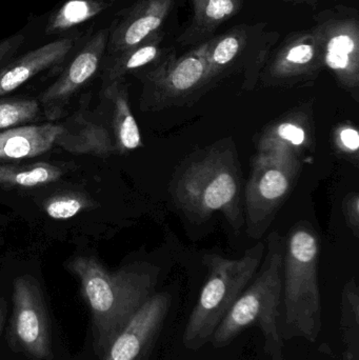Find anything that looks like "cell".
Masks as SVG:
<instances>
[{"instance_id": "7a4b0ae2", "label": "cell", "mask_w": 359, "mask_h": 360, "mask_svg": "<svg viewBox=\"0 0 359 360\" xmlns=\"http://www.w3.org/2000/svg\"><path fill=\"white\" fill-rule=\"evenodd\" d=\"M284 250V239L278 232L271 233L259 274L215 330L210 340L213 348L229 346L242 331L259 325L266 355L270 360H284V338L280 330Z\"/></svg>"}, {"instance_id": "d6986e66", "label": "cell", "mask_w": 359, "mask_h": 360, "mask_svg": "<svg viewBox=\"0 0 359 360\" xmlns=\"http://www.w3.org/2000/svg\"><path fill=\"white\" fill-rule=\"evenodd\" d=\"M56 145L72 154L99 158H110L117 151L115 141L105 127L82 117L76 118L72 128L63 126Z\"/></svg>"}, {"instance_id": "d4e9b609", "label": "cell", "mask_w": 359, "mask_h": 360, "mask_svg": "<svg viewBox=\"0 0 359 360\" xmlns=\"http://www.w3.org/2000/svg\"><path fill=\"white\" fill-rule=\"evenodd\" d=\"M90 207V201L79 193L55 195L44 203L48 217L57 220L70 219Z\"/></svg>"}, {"instance_id": "4dcf8cb0", "label": "cell", "mask_w": 359, "mask_h": 360, "mask_svg": "<svg viewBox=\"0 0 359 360\" xmlns=\"http://www.w3.org/2000/svg\"><path fill=\"white\" fill-rule=\"evenodd\" d=\"M0 162H1V160H0Z\"/></svg>"}, {"instance_id": "52a82bcc", "label": "cell", "mask_w": 359, "mask_h": 360, "mask_svg": "<svg viewBox=\"0 0 359 360\" xmlns=\"http://www.w3.org/2000/svg\"><path fill=\"white\" fill-rule=\"evenodd\" d=\"M301 168V156L292 152L256 154L246 186V220L250 236L261 238L292 191Z\"/></svg>"}, {"instance_id": "83f0119b", "label": "cell", "mask_w": 359, "mask_h": 360, "mask_svg": "<svg viewBox=\"0 0 359 360\" xmlns=\"http://www.w3.org/2000/svg\"><path fill=\"white\" fill-rule=\"evenodd\" d=\"M25 42V35L16 34L0 41V67L4 61L16 53V51L22 46Z\"/></svg>"}, {"instance_id": "4316f807", "label": "cell", "mask_w": 359, "mask_h": 360, "mask_svg": "<svg viewBox=\"0 0 359 360\" xmlns=\"http://www.w3.org/2000/svg\"><path fill=\"white\" fill-rule=\"evenodd\" d=\"M346 220L348 226L351 229L356 237H358L359 231V196L358 193H351L346 197L344 202Z\"/></svg>"}, {"instance_id": "603a6c76", "label": "cell", "mask_w": 359, "mask_h": 360, "mask_svg": "<svg viewBox=\"0 0 359 360\" xmlns=\"http://www.w3.org/2000/svg\"><path fill=\"white\" fill-rule=\"evenodd\" d=\"M115 0H70L48 20L46 33H63L81 25L107 10Z\"/></svg>"}, {"instance_id": "f1b7e54d", "label": "cell", "mask_w": 359, "mask_h": 360, "mask_svg": "<svg viewBox=\"0 0 359 360\" xmlns=\"http://www.w3.org/2000/svg\"><path fill=\"white\" fill-rule=\"evenodd\" d=\"M6 304L4 300L0 298V336L4 331V323H6Z\"/></svg>"}, {"instance_id": "8992f818", "label": "cell", "mask_w": 359, "mask_h": 360, "mask_svg": "<svg viewBox=\"0 0 359 360\" xmlns=\"http://www.w3.org/2000/svg\"><path fill=\"white\" fill-rule=\"evenodd\" d=\"M280 34L267 23H244L208 40L209 86L233 73H242L244 86L252 89L261 77Z\"/></svg>"}, {"instance_id": "5b68a950", "label": "cell", "mask_w": 359, "mask_h": 360, "mask_svg": "<svg viewBox=\"0 0 359 360\" xmlns=\"http://www.w3.org/2000/svg\"><path fill=\"white\" fill-rule=\"evenodd\" d=\"M265 248L263 243H259L238 259L204 256L208 278L183 332L185 348L195 351L210 342L219 323L259 271Z\"/></svg>"}, {"instance_id": "30bf717a", "label": "cell", "mask_w": 359, "mask_h": 360, "mask_svg": "<svg viewBox=\"0 0 359 360\" xmlns=\"http://www.w3.org/2000/svg\"><path fill=\"white\" fill-rule=\"evenodd\" d=\"M11 350L32 360L53 359L48 304L39 281L21 275L13 283V312L6 332Z\"/></svg>"}, {"instance_id": "ac0fdd59", "label": "cell", "mask_w": 359, "mask_h": 360, "mask_svg": "<svg viewBox=\"0 0 359 360\" xmlns=\"http://www.w3.org/2000/svg\"><path fill=\"white\" fill-rule=\"evenodd\" d=\"M310 124L309 116L303 112L285 116L261 133L257 143V153L292 152L303 155L313 139Z\"/></svg>"}, {"instance_id": "ffe728a7", "label": "cell", "mask_w": 359, "mask_h": 360, "mask_svg": "<svg viewBox=\"0 0 359 360\" xmlns=\"http://www.w3.org/2000/svg\"><path fill=\"white\" fill-rule=\"evenodd\" d=\"M164 38V32H157L138 46L110 57L105 70L107 86L122 82L128 74L141 71L149 65L153 67L162 61L171 52V50L162 48Z\"/></svg>"}, {"instance_id": "6da1fadb", "label": "cell", "mask_w": 359, "mask_h": 360, "mask_svg": "<svg viewBox=\"0 0 359 360\" xmlns=\"http://www.w3.org/2000/svg\"><path fill=\"white\" fill-rule=\"evenodd\" d=\"M67 268L79 281L92 319L95 351L103 359L118 334L155 294L157 270L134 264L110 271L92 256H77Z\"/></svg>"}, {"instance_id": "8fae6325", "label": "cell", "mask_w": 359, "mask_h": 360, "mask_svg": "<svg viewBox=\"0 0 359 360\" xmlns=\"http://www.w3.org/2000/svg\"><path fill=\"white\" fill-rule=\"evenodd\" d=\"M324 69L313 30L293 32L272 52L261 80L267 86H291L314 82Z\"/></svg>"}, {"instance_id": "44dd1931", "label": "cell", "mask_w": 359, "mask_h": 360, "mask_svg": "<svg viewBox=\"0 0 359 360\" xmlns=\"http://www.w3.org/2000/svg\"><path fill=\"white\" fill-rule=\"evenodd\" d=\"M105 95L113 103V131L115 147L120 153L143 147L141 131L129 103L126 86L122 82L107 84Z\"/></svg>"}, {"instance_id": "4fadbf2b", "label": "cell", "mask_w": 359, "mask_h": 360, "mask_svg": "<svg viewBox=\"0 0 359 360\" xmlns=\"http://www.w3.org/2000/svg\"><path fill=\"white\" fill-rule=\"evenodd\" d=\"M109 35L110 29L97 32L76 55L60 77L40 95V103L48 120L59 117L72 96L96 74L107 52Z\"/></svg>"}, {"instance_id": "cb8c5ba5", "label": "cell", "mask_w": 359, "mask_h": 360, "mask_svg": "<svg viewBox=\"0 0 359 360\" xmlns=\"http://www.w3.org/2000/svg\"><path fill=\"white\" fill-rule=\"evenodd\" d=\"M39 103L34 99L0 97V132L33 122L39 116Z\"/></svg>"}, {"instance_id": "484cf974", "label": "cell", "mask_w": 359, "mask_h": 360, "mask_svg": "<svg viewBox=\"0 0 359 360\" xmlns=\"http://www.w3.org/2000/svg\"><path fill=\"white\" fill-rule=\"evenodd\" d=\"M334 143L344 155L354 156L358 158L359 149L358 131L349 124H344L337 129L334 134Z\"/></svg>"}, {"instance_id": "3957f363", "label": "cell", "mask_w": 359, "mask_h": 360, "mask_svg": "<svg viewBox=\"0 0 359 360\" xmlns=\"http://www.w3.org/2000/svg\"><path fill=\"white\" fill-rule=\"evenodd\" d=\"M320 243L308 226H297L287 239L282 259L285 327L282 338H303L315 342L322 331L318 285Z\"/></svg>"}, {"instance_id": "9a60e30c", "label": "cell", "mask_w": 359, "mask_h": 360, "mask_svg": "<svg viewBox=\"0 0 359 360\" xmlns=\"http://www.w3.org/2000/svg\"><path fill=\"white\" fill-rule=\"evenodd\" d=\"M75 41L72 38H61L30 51L16 60L0 68V97L10 94L23 84L65 60Z\"/></svg>"}, {"instance_id": "5bb4252c", "label": "cell", "mask_w": 359, "mask_h": 360, "mask_svg": "<svg viewBox=\"0 0 359 360\" xmlns=\"http://www.w3.org/2000/svg\"><path fill=\"white\" fill-rule=\"evenodd\" d=\"M174 2L175 0H138L110 29L107 46L109 56L134 48L162 31Z\"/></svg>"}, {"instance_id": "2e32d148", "label": "cell", "mask_w": 359, "mask_h": 360, "mask_svg": "<svg viewBox=\"0 0 359 360\" xmlns=\"http://www.w3.org/2000/svg\"><path fill=\"white\" fill-rule=\"evenodd\" d=\"M61 124L13 127L0 132V160H25L44 155L56 146Z\"/></svg>"}, {"instance_id": "9c48e42d", "label": "cell", "mask_w": 359, "mask_h": 360, "mask_svg": "<svg viewBox=\"0 0 359 360\" xmlns=\"http://www.w3.org/2000/svg\"><path fill=\"white\" fill-rule=\"evenodd\" d=\"M322 53L324 68L341 88L358 99L359 93V14L354 8L337 6L314 17L311 27Z\"/></svg>"}, {"instance_id": "f546056e", "label": "cell", "mask_w": 359, "mask_h": 360, "mask_svg": "<svg viewBox=\"0 0 359 360\" xmlns=\"http://www.w3.org/2000/svg\"><path fill=\"white\" fill-rule=\"evenodd\" d=\"M280 1L291 2V4H305L309 6H315L320 0H280Z\"/></svg>"}, {"instance_id": "7402d4cb", "label": "cell", "mask_w": 359, "mask_h": 360, "mask_svg": "<svg viewBox=\"0 0 359 360\" xmlns=\"http://www.w3.org/2000/svg\"><path fill=\"white\" fill-rule=\"evenodd\" d=\"M63 171L48 162L0 165V186L6 188H36L58 181Z\"/></svg>"}, {"instance_id": "277c9868", "label": "cell", "mask_w": 359, "mask_h": 360, "mask_svg": "<svg viewBox=\"0 0 359 360\" xmlns=\"http://www.w3.org/2000/svg\"><path fill=\"white\" fill-rule=\"evenodd\" d=\"M242 174L235 148L221 146L191 162L175 186V199L188 214L200 218L221 212L236 231L244 224L240 207Z\"/></svg>"}, {"instance_id": "7c38bea8", "label": "cell", "mask_w": 359, "mask_h": 360, "mask_svg": "<svg viewBox=\"0 0 359 360\" xmlns=\"http://www.w3.org/2000/svg\"><path fill=\"white\" fill-rule=\"evenodd\" d=\"M168 293H155L118 334L101 360H148L170 309Z\"/></svg>"}, {"instance_id": "e0dca14e", "label": "cell", "mask_w": 359, "mask_h": 360, "mask_svg": "<svg viewBox=\"0 0 359 360\" xmlns=\"http://www.w3.org/2000/svg\"><path fill=\"white\" fill-rule=\"evenodd\" d=\"M190 2L193 8V18L177 38L179 46H195L208 41L244 6V0H190Z\"/></svg>"}, {"instance_id": "ba28073f", "label": "cell", "mask_w": 359, "mask_h": 360, "mask_svg": "<svg viewBox=\"0 0 359 360\" xmlns=\"http://www.w3.org/2000/svg\"><path fill=\"white\" fill-rule=\"evenodd\" d=\"M208 41L193 46L183 56L171 52L159 63L143 72V101L147 109L159 110L200 93L209 86Z\"/></svg>"}]
</instances>
